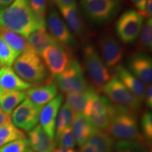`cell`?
I'll list each match as a JSON object with an SVG mask.
<instances>
[{
	"label": "cell",
	"instance_id": "ba28073f",
	"mask_svg": "<svg viewBox=\"0 0 152 152\" xmlns=\"http://www.w3.org/2000/svg\"><path fill=\"white\" fill-rule=\"evenodd\" d=\"M144 18L137 11L130 9L123 12L115 23V33L120 41L130 45L137 40L144 23Z\"/></svg>",
	"mask_w": 152,
	"mask_h": 152
},
{
	"label": "cell",
	"instance_id": "f546056e",
	"mask_svg": "<svg viewBox=\"0 0 152 152\" xmlns=\"http://www.w3.org/2000/svg\"><path fill=\"white\" fill-rule=\"evenodd\" d=\"M19 55L0 36V66L11 67Z\"/></svg>",
	"mask_w": 152,
	"mask_h": 152
},
{
	"label": "cell",
	"instance_id": "4fadbf2b",
	"mask_svg": "<svg viewBox=\"0 0 152 152\" xmlns=\"http://www.w3.org/2000/svg\"><path fill=\"white\" fill-rule=\"evenodd\" d=\"M128 69L146 85L152 80V60L147 52L136 51L129 56Z\"/></svg>",
	"mask_w": 152,
	"mask_h": 152
},
{
	"label": "cell",
	"instance_id": "e575fe53",
	"mask_svg": "<svg viewBox=\"0 0 152 152\" xmlns=\"http://www.w3.org/2000/svg\"><path fill=\"white\" fill-rule=\"evenodd\" d=\"M144 101H145L146 105L149 109L152 108V85L149 84L146 87L145 96H144Z\"/></svg>",
	"mask_w": 152,
	"mask_h": 152
},
{
	"label": "cell",
	"instance_id": "d6a6232c",
	"mask_svg": "<svg viewBox=\"0 0 152 152\" xmlns=\"http://www.w3.org/2000/svg\"><path fill=\"white\" fill-rule=\"evenodd\" d=\"M30 148L29 140L25 137L16 140L0 147V152H26Z\"/></svg>",
	"mask_w": 152,
	"mask_h": 152
},
{
	"label": "cell",
	"instance_id": "d4e9b609",
	"mask_svg": "<svg viewBox=\"0 0 152 152\" xmlns=\"http://www.w3.org/2000/svg\"><path fill=\"white\" fill-rule=\"evenodd\" d=\"M87 142L94 146L98 152H113L115 141L104 131L96 129Z\"/></svg>",
	"mask_w": 152,
	"mask_h": 152
},
{
	"label": "cell",
	"instance_id": "cb8c5ba5",
	"mask_svg": "<svg viewBox=\"0 0 152 152\" xmlns=\"http://www.w3.org/2000/svg\"><path fill=\"white\" fill-rule=\"evenodd\" d=\"M27 98L25 91H16L0 94V109L11 115L19 104Z\"/></svg>",
	"mask_w": 152,
	"mask_h": 152
},
{
	"label": "cell",
	"instance_id": "9c48e42d",
	"mask_svg": "<svg viewBox=\"0 0 152 152\" xmlns=\"http://www.w3.org/2000/svg\"><path fill=\"white\" fill-rule=\"evenodd\" d=\"M47 16L45 20L48 33L57 42L71 49L76 47L77 42L75 36L64 22V19L54 7L52 1L49 2Z\"/></svg>",
	"mask_w": 152,
	"mask_h": 152
},
{
	"label": "cell",
	"instance_id": "277c9868",
	"mask_svg": "<svg viewBox=\"0 0 152 152\" xmlns=\"http://www.w3.org/2000/svg\"><path fill=\"white\" fill-rule=\"evenodd\" d=\"M83 60L93 88L98 93L102 92L104 87L111 80V75L97 49L91 44H87L83 47Z\"/></svg>",
	"mask_w": 152,
	"mask_h": 152
},
{
	"label": "cell",
	"instance_id": "3957f363",
	"mask_svg": "<svg viewBox=\"0 0 152 152\" xmlns=\"http://www.w3.org/2000/svg\"><path fill=\"white\" fill-rule=\"evenodd\" d=\"M12 66L15 73L33 86L44 84L52 79L40 56L31 48L19 55Z\"/></svg>",
	"mask_w": 152,
	"mask_h": 152
},
{
	"label": "cell",
	"instance_id": "83f0119b",
	"mask_svg": "<svg viewBox=\"0 0 152 152\" xmlns=\"http://www.w3.org/2000/svg\"><path fill=\"white\" fill-rule=\"evenodd\" d=\"M26 137L24 132L9 122L0 128V147L19 139Z\"/></svg>",
	"mask_w": 152,
	"mask_h": 152
},
{
	"label": "cell",
	"instance_id": "60d3db41",
	"mask_svg": "<svg viewBox=\"0 0 152 152\" xmlns=\"http://www.w3.org/2000/svg\"><path fill=\"white\" fill-rule=\"evenodd\" d=\"M14 0H0V9H3L8 7L14 2Z\"/></svg>",
	"mask_w": 152,
	"mask_h": 152
},
{
	"label": "cell",
	"instance_id": "8d00e7d4",
	"mask_svg": "<svg viewBox=\"0 0 152 152\" xmlns=\"http://www.w3.org/2000/svg\"><path fill=\"white\" fill-rule=\"evenodd\" d=\"M133 4L135 6V7L137 9V11L140 15L143 12L144 9H145L146 4H147V0H131Z\"/></svg>",
	"mask_w": 152,
	"mask_h": 152
},
{
	"label": "cell",
	"instance_id": "7c38bea8",
	"mask_svg": "<svg viewBox=\"0 0 152 152\" xmlns=\"http://www.w3.org/2000/svg\"><path fill=\"white\" fill-rule=\"evenodd\" d=\"M98 47L100 56L106 67L113 69L123 59L124 52L118 40L111 34L105 33L98 39Z\"/></svg>",
	"mask_w": 152,
	"mask_h": 152
},
{
	"label": "cell",
	"instance_id": "52a82bcc",
	"mask_svg": "<svg viewBox=\"0 0 152 152\" xmlns=\"http://www.w3.org/2000/svg\"><path fill=\"white\" fill-rule=\"evenodd\" d=\"M55 77L58 89L66 94L83 92L90 87L82 66L75 58L72 60L65 71Z\"/></svg>",
	"mask_w": 152,
	"mask_h": 152
},
{
	"label": "cell",
	"instance_id": "b9f144b4",
	"mask_svg": "<svg viewBox=\"0 0 152 152\" xmlns=\"http://www.w3.org/2000/svg\"><path fill=\"white\" fill-rule=\"evenodd\" d=\"M53 152H76L73 149H66V148H58L55 149Z\"/></svg>",
	"mask_w": 152,
	"mask_h": 152
},
{
	"label": "cell",
	"instance_id": "44dd1931",
	"mask_svg": "<svg viewBox=\"0 0 152 152\" xmlns=\"http://www.w3.org/2000/svg\"><path fill=\"white\" fill-rule=\"evenodd\" d=\"M27 41L30 48L39 56L47 47L58 43L47 32L46 26L30 34Z\"/></svg>",
	"mask_w": 152,
	"mask_h": 152
},
{
	"label": "cell",
	"instance_id": "4316f807",
	"mask_svg": "<svg viewBox=\"0 0 152 152\" xmlns=\"http://www.w3.org/2000/svg\"><path fill=\"white\" fill-rule=\"evenodd\" d=\"M137 51L149 52L152 49V19L147 18L137 38Z\"/></svg>",
	"mask_w": 152,
	"mask_h": 152
},
{
	"label": "cell",
	"instance_id": "5bb4252c",
	"mask_svg": "<svg viewBox=\"0 0 152 152\" xmlns=\"http://www.w3.org/2000/svg\"><path fill=\"white\" fill-rule=\"evenodd\" d=\"M64 100V95L58 94L42 108L39 115V125L51 139L55 137L56 118Z\"/></svg>",
	"mask_w": 152,
	"mask_h": 152
},
{
	"label": "cell",
	"instance_id": "f1b7e54d",
	"mask_svg": "<svg viewBox=\"0 0 152 152\" xmlns=\"http://www.w3.org/2000/svg\"><path fill=\"white\" fill-rule=\"evenodd\" d=\"M149 144L141 142L121 141L115 142L113 152H149Z\"/></svg>",
	"mask_w": 152,
	"mask_h": 152
},
{
	"label": "cell",
	"instance_id": "e0dca14e",
	"mask_svg": "<svg viewBox=\"0 0 152 152\" xmlns=\"http://www.w3.org/2000/svg\"><path fill=\"white\" fill-rule=\"evenodd\" d=\"M26 94L30 102L42 107L58 95V87L56 81L52 79L44 84L30 87Z\"/></svg>",
	"mask_w": 152,
	"mask_h": 152
},
{
	"label": "cell",
	"instance_id": "603a6c76",
	"mask_svg": "<svg viewBox=\"0 0 152 152\" xmlns=\"http://www.w3.org/2000/svg\"><path fill=\"white\" fill-rule=\"evenodd\" d=\"M0 36L5 42L18 54L30 49L27 39L14 31L1 27Z\"/></svg>",
	"mask_w": 152,
	"mask_h": 152
},
{
	"label": "cell",
	"instance_id": "9a60e30c",
	"mask_svg": "<svg viewBox=\"0 0 152 152\" xmlns=\"http://www.w3.org/2000/svg\"><path fill=\"white\" fill-rule=\"evenodd\" d=\"M113 75L116 77L140 102H144L147 85L133 75L127 67L123 64L115 66L113 69Z\"/></svg>",
	"mask_w": 152,
	"mask_h": 152
},
{
	"label": "cell",
	"instance_id": "4dcf8cb0",
	"mask_svg": "<svg viewBox=\"0 0 152 152\" xmlns=\"http://www.w3.org/2000/svg\"><path fill=\"white\" fill-rule=\"evenodd\" d=\"M49 0H28L31 10L41 21L45 22Z\"/></svg>",
	"mask_w": 152,
	"mask_h": 152
},
{
	"label": "cell",
	"instance_id": "484cf974",
	"mask_svg": "<svg viewBox=\"0 0 152 152\" xmlns=\"http://www.w3.org/2000/svg\"><path fill=\"white\" fill-rule=\"evenodd\" d=\"M74 114L75 113L73 109L66 102L61 104L56 118L55 128L56 137L59 136L66 129L71 128Z\"/></svg>",
	"mask_w": 152,
	"mask_h": 152
},
{
	"label": "cell",
	"instance_id": "836d02e7",
	"mask_svg": "<svg viewBox=\"0 0 152 152\" xmlns=\"http://www.w3.org/2000/svg\"><path fill=\"white\" fill-rule=\"evenodd\" d=\"M141 127L144 138L148 143L152 140V113L151 111L144 112L141 118Z\"/></svg>",
	"mask_w": 152,
	"mask_h": 152
},
{
	"label": "cell",
	"instance_id": "d6986e66",
	"mask_svg": "<svg viewBox=\"0 0 152 152\" xmlns=\"http://www.w3.org/2000/svg\"><path fill=\"white\" fill-rule=\"evenodd\" d=\"M71 130L79 147L86 143L96 130L83 113L74 114Z\"/></svg>",
	"mask_w": 152,
	"mask_h": 152
},
{
	"label": "cell",
	"instance_id": "7a4b0ae2",
	"mask_svg": "<svg viewBox=\"0 0 152 152\" xmlns=\"http://www.w3.org/2000/svg\"><path fill=\"white\" fill-rule=\"evenodd\" d=\"M114 106L113 114L106 132L114 141L141 142L149 145L140 133L137 113L125 108Z\"/></svg>",
	"mask_w": 152,
	"mask_h": 152
},
{
	"label": "cell",
	"instance_id": "1f68e13d",
	"mask_svg": "<svg viewBox=\"0 0 152 152\" xmlns=\"http://www.w3.org/2000/svg\"><path fill=\"white\" fill-rule=\"evenodd\" d=\"M56 147L66 149H73L75 147L76 142L74 137L71 128L66 129L59 136L55 138Z\"/></svg>",
	"mask_w": 152,
	"mask_h": 152
},
{
	"label": "cell",
	"instance_id": "ab89813d",
	"mask_svg": "<svg viewBox=\"0 0 152 152\" xmlns=\"http://www.w3.org/2000/svg\"><path fill=\"white\" fill-rule=\"evenodd\" d=\"M52 2H54L57 7L60 6H67L71 4L74 2H76V0H52Z\"/></svg>",
	"mask_w": 152,
	"mask_h": 152
},
{
	"label": "cell",
	"instance_id": "5b68a950",
	"mask_svg": "<svg viewBox=\"0 0 152 152\" xmlns=\"http://www.w3.org/2000/svg\"><path fill=\"white\" fill-rule=\"evenodd\" d=\"M82 11L90 23L106 25L113 20L122 9L121 0H80Z\"/></svg>",
	"mask_w": 152,
	"mask_h": 152
},
{
	"label": "cell",
	"instance_id": "d590c367",
	"mask_svg": "<svg viewBox=\"0 0 152 152\" xmlns=\"http://www.w3.org/2000/svg\"><path fill=\"white\" fill-rule=\"evenodd\" d=\"M141 16H142L143 18H151L152 16V1L151 0H147V4H146L145 9L143 12L142 13Z\"/></svg>",
	"mask_w": 152,
	"mask_h": 152
},
{
	"label": "cell",
	"instance_id": "74e56055",
	"mask_svg": "<svg viewBox=\"0 0 152 152\" xmlns=\"http://www.w3.org/2000/svg\"><path fill=\"white\" fill-rule=\"evenodd\" d=\"M11 115H9V114L4 113L2 110L0 109V128L7 123L11 122Z\"/></svg>",
	"mask_w": 152,
	"mask_h": 152
},
{
	"label": "cell",
	"instance_id": "2e32d148",
	"mask_svg": "<svg viewBox=\"0 0 152 152\" xmlns=\"http://www.w3.org/2000/svg\"><path fill=\"white\" fill-rule=\"evenodd\" d=\"M57 7L60 11L62 18L73 35L80 38L84 37L86 33L85 26L77 3L74 2L67 6H60Z\"/></svg>",
	"mask_w": 152,
	"mask_h": 152
},
{
	"label": "cell",
	"instance_id": "7402d4cb",
	"mask_svg": "<svg viewBox=\"0 0 152 152\" xmlns=\"http://www.w3.org/2000/svg\"><path fill=\"white\" fill-rule=\"evenodd\" d=\"M95 91L92 86H90L83 92L66 94V102L71 106L74 113H83L89 100Z\"/></svg>",
	"mask_w": 152,
	"mask_h": 152
},
{
	"label": "cell",
	"instance_id": "8fae6325",
	"mask_svg": "<svg viewBox=\"0 0 152 152\" xmlns=\"http://www.w3.org/2000/svg\"><path fill=\"white\" fill-rule=\"evenodd\" d=\"M42 108L26 98L11 113L12 123L20 130L29 132L39 122V115Z\"/></svg>",
	"mask_w": 152,
	"mask_h": 152
},
{
	"label": "cell",
	"instance_id": "8992f818",
	"mask_svg": "<svg viewBox=\"0 0 152 152\" xmlns=\"http://www.w3.org/2000/svg\"><path fill=\"white\" fill-rule=\"evenodd\" d=\"M102 92L114 106L125 108L136 113L141 110L142 102L115 76L113 75L106 83Z\"/></svg>",
	"mask_w": 152,
	"mask_h": 152
},
{
	"label": "cell",
	"instance_id": "ee69618b",
	"mask_svg": "<svg viewBox=\"0 0 152 152\" xmlns=\"http://www.w3.org/2000/svg\"><path fill=\"white\" fill-rule=\"evenodd\" d=\"M0 28H1V26H0Z\"/></svg>",
	"mask_w": 152,
	"mask_h": 152
},
{
	"label": "cell",
	"instance_id": "f35d334b",
	"mask_svg": "<svg viewBox=\"0 0 152 152\" xmlns=\"http://www.w3.org/2000/svg\"><path fill=\"white\" fill-rule=\"evenodd\" d=\"M79 152H98L94 146L92 144L86 142V143L80 147Z\"/></svg>",
	"mask_w": 152,
	"mask_h": 152
},
{
	"label": "cell",
	"instance_id": "6da1fadb",
	"mask_svg": "<svg viewBox=\"0 0 152 152\" xmlns=\"http://www.w3.org/2000/svg\"><path fill=\"white\" fill-rule=\"evenodd\" d=\"M30 8L28 0H14L7 8L0 9V26L27 39L30 34L43 26Z\"/></svg>",
	"mask_w": 152,
	"mask_h": 152
},
{
	"label": "cell",
	"instance_id": "ac0fdd59",
	"mask_svg": "<svg viewBox=\"0 0 152 152\" xmlns=\"http://www.w3.org/2000/svg\"><path fill=\"white\" fill-rule=\"evenodd\" d=\"M33 85L26 83L11 67L0 68V94L16 91H26Z\"/></svg>",
	"mask_w": 152,
	"mask_h": 152
},
{
	"label": "cell",
	"instance_id": "ffe728a7",
	"mask_svg": "<svg viewBox=\"0 0 152 152\" xmlns=\"http://www.w3.org/2000/svg\"><path fill=\"white\" fill-rule=\"evenodd\" d=\"M30 147L35 152H53L56 148L54 140L45 133L39 125L29 131Z\"/></svg>",
	"mask_w": 152,
	"mask_h": 152
},
{
	"label": "cell",
	"instance_id": "7bdbcfd3",
	"mask_svg": "<svg viewBox=\"0 0 152 152\" xmlns=\"http://www.w3.org/2000/svg\"><path fill=\"white\" fill-rule=\"evenodd\" d=\"M26 152H35V151H33V150H30V149H28L27 151H26Z\"/></svg>",
	"mask_w": 152,
	"mask_h": 152
},
{
	"label": "cell",
	"instance_id": "30bf717a",
	"mask_svg": "<svg viewBox=\"0 0 152 152\" xmlns=\"http://www.w3.org/2000/svg\"><path fill=\"white\" fill-rule=\"evenodd\" d=\"M40 57L52 77L65 71L73 59L71 49L58 43L47 47L42 52Z\"/></svg>",
	"mask_w": 152,
	"mask_h": 152
}]
</instances>
